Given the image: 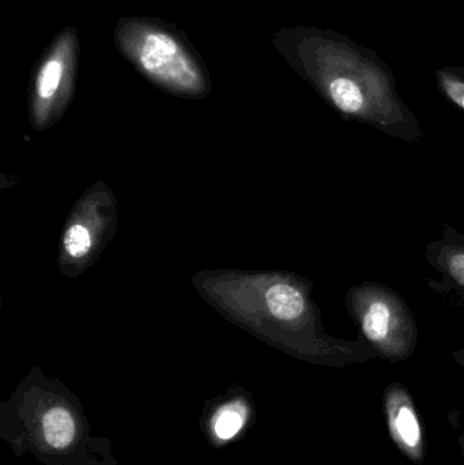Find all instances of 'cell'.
I'll return each instance as SVG.
<instances>
[{
  "label": "cell",
  "instance_id": "obj_2",
  "mask_svg": "<svg viewBox=\"0 0 464 465\" xmlns=\"http://www.w3.org/2000/svg\"><path fill=\"white\" fill-rule=\"evenodd\" d=\"M127 54L158 84L183 92H193L201 84V74L193 56L169 33L143 30L133 41Z\"/></svg>",
  "mask_w": 464,
  "mask_h": 465
},
{
  "label": "cell",
  "instance_id": "obj_3",
  "mask_svg": "<svg viewBox=\"0 0 464 465\" xmlns=\"http://www.w3.org/2000/svg\"><path fill=\"white\" fill-rule=\"evenodd\" d=\"M383 412L397 450L410 463L424 464L427 458L424 426L410 391L400 382H391L384 390Z\"/></svg>",
  "mask_w": 464,
  "mask_h": 465
},
{
  "label": "cell",
  "instance_id": "obj_4",
  "mask_svg": "<svg viewBox=\"0 0 464 465\" xmlns=\"http://www.w3.org/2000/svg\"><path fill=\"white\" fill-rule=\"evenodd\" d=\"M425 259L440 276L430 281L432 289L464 298V229L444 226L441 237L428 243Z\"/></svg>",
  "mask_w": 464,
  "mask_h": 465
},
{
  "label": "cell",
  "instance_id": "obj_9",
  "mask_svg": "<svg viewBox=\"0 0 464 465\" xmlns=\"http://www.w3.org/2000/svg\"><path fill=\"white\" fill-rule=\"evenodd\" d=\"M444 89H446L449 97L454 101L457 105L464 109V84L454 81V79H446L444 81Z\"/></svg>",
  "mask_w": 464,
  "mask_h": 465
},
{
  "label": "cell",
  "instance_id": "obj_11",
  "mask_svg": "<svg viewBox=\"0 0 464 465\" xmlns=\"http://www.w3.org/2000/svg\"><path fill=\"white\" fill-rule=\"evenodd\" d=\"M458 445H459L460 453H462V465H464V433L458 436Z\"/></svg>",
  "mask_w": 464,
  "mask_h": 465
},
{
  "label": "cell",
  "instance_id": "obj_5",
  "mask_svg": "<svg viewBox=\"0 0 464 465\" xmlns=\"http://www.w3.org/2000/svg\"><path fill=\"white\" fill-rule=\"evenodd\" d=\"M43 433L49 447L65 450L75 439V420L64 407H54L43 417Z\"/></svg>",
  "mask_w": 464,
  "mask_h": 465
},
{
  "label": "cell",
  "instance_id": "obj_7",
  "mask_svg": "<svg viewBox=\"0 0 464 465\" xmlns=\"http://www.w3.org/2000/svg\"><path fill=\"white\" fill-rule=\"evenodd\" d=\"M64 63L57 57H51L44 63L35 84V90L41 101H49L54 97L64 78Z\"/></svg>",
  "mask_w": 464,
  "mask_h": 465
},
{
  "label": "cell",
  "instance_id": "obj_1",
  "mask_svg": "<svg viewBox=\"0 0 464 465\" xmlns=\"http://www.w3.org/2000/svg\"><path fill=\"white\" fill-rule=\"evenodd\" d=\"M346 309L360 330V338L380 360H410L419 343V325L406 301L391 287L362 282L349 289Z\"/></svg>",
  "mask_w": 464,
  "mask_h": 465
},
{
  "label": "cell",
  "instance_id": "obj_6",
  "mask_svg": "<svg viewBox=\"0 0 464 465\" xmlns=\"http://www.w3.org/2000/svg\"><path fill=\"white\" fill-rule=\"evenodd\" d=\"M245 418H247V409L242 403L226 404L222 407L212 420L218 439L223 441L233 439L244 426Z\"/></svg>",
  "mask_w": 464,
  "mask_h": 465
},
{
  "label": "cell",
  "instance_id": "obj_8",
  "mask_svg": "<svg viewBox=\"0 0 464 465\" xmlns=\"http://www.w3.org/2000/svg\"><path fill=\"white\" fill-rule=\"evenodd\" d=\"M63 243H64V251L67 252L68 256L78 259V257H84L89 253L90 248H92V237H90L87 228L75 223L65 231Z\"/></svg>",
  "mask_w": 464,
  "mask_h": 465
},
{
  "label": "cell",
  "instance_id": "obj_10",
  "mask_svg": "<svg viewBox=\"0 0 464 465\" xmlns=\"http://www.w3.org/2000/svg\"><path fill=\"white\" fill-rule=\"evenodd\" d=\"M452 360L464 369V349L455 350L452 352Z\"/></svg>",
  "mask_w": 464,
  "mask_h": 465
}]
</instances>
